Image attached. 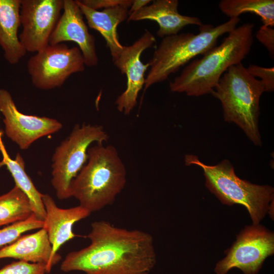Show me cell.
I'll return each instance as SVG.
<instances>
[{
	"label": "cell",
	"instance_id": "1",
	"mask_svg": "<svg viewBox=\"0 0 274 274\" xmlns=\"http://www.w3.org/2000/svg\"><path fill=\"white\" fill-rule=\"evenodd\" d=\"M87 237L90 244L68 253L60 265L62 271L149 274L156 264L154 239L148 232L101 220L91 223Z\"/></svg>",
	"mask_w": 274,
	"mask_h": 274
},
{
	"label": "cell",
	"instance_id": "2",
	"mask_svg": "<svg viewBox=\"0 0 274 274\" xmlns=\"http://www.w3.org/2000/svg\"><path fill=\"white\" fill-rule=\"evenodd\" d=\"M254 25L244 23L228 33L221 43L188 64L169 83L174 92L199 96L212 92L219 79L231 66L241 63L253 43Z\"/></svg>",
	"mask_w": 274,
	"mask_h": 274
},
{
	"label": "cell",
	"instance_id": "3",
	"mask_svg": "<svg viewBox=\"0 0 274 274\" xmlns=\"http://www.w3.org/2000/svg\"><path fill=\"white\" fill-rule=\"evenodd\" d=\"M71 185V197L91 213L112 204L126 182V169L113 145L96 144Z\"/></svg>",
	"mask_w": 274,
	"mask_h": 274
},
{
	"label": "cell",
	"instance_id": "4",
	"mask_svg": "<svg viewBox=\"0 0 274 274\" xmlns=\"http://www.w3.org/2000/svg\"><path fill=\"white\" fill-rule=\"evenodd\" d=\"M264 92L260 81L240 63L224 73L211 93L221 103L224 121L236 124L259 146L262 144L258 127L259 102Z\"/></svg>",
	"mask_w": 274,
	"mask_h": 274
},
{
	"label": "cell",
	"instance_id": "5",
	"mask_svg": "<svg viewBox=\"0 0 274 274\" xmlns=\"http://www.w3.org/2000/svg\"><path fill=\"white\" fill-rule=\"evenodd\" d=\"M239 21V17L232 18L215 26L202 24L197 34L181 33L164 37L148 62L150 69L144 90L166 80L192 59L216 46L219 38L236 28Z\"/></svg>",
	"mask_w": 274,
	"mask_h": 274
},
{
	"label": "cell",
	"instance_id": "6",
	"mask_svg": "<svg viewBox=\"0 0 274 274\" xmlns=\"http://www.w3.org/2000/svg\"><path fill=\"white\" fill-rule=\"evenodd\" d=\"M186 165L200 167L203 172L206 186L223 204H239L248 210L253 224H259L268 213L274 198V189L269 185H259L241 179L227 159L216 165L201 162L197 156L187 154Z\"/></svg>",
	"mask_w": 274,
	"mask_h": 274
},
{
	"label": "cell",
	"instance_id": "7",
	"mask_svg": "<svg viewBox=\"0 0 274 274\" xmlns=\"http://www.w3.org/2000/svg\"><path fill=\"white\" fill-rule=\"evenodd\" d=\"M109 135L101 126L77 125L54 152L51 184L59 199L71 197V185L88 159L87 151L93 143L104 144Z\"/></svg>",
	"mask_w": 274,
	"mask_h": 274
},
{
	"label": "cell",
	"instance_id": "8",
	"mask_svg": "<svg viewBox=\"0 0 274 274\" xmlns=\"http://www.w3.org/2000/svg\"><path fill=\"white\" fill-rule=\"evenodd\" d=\"M85 63L77 47L50 45L30 57L27 69L33 85L41 90L61 87L73 74L83 72Z\"/></svg>",
	"mask_w": 274,
	"mask_h": 274
},
{
	"label": "cell",
	"instance_id": "9",
	"mask_svg": "<svg viewBox=\"0 0 274 274\" xmlns=\"http://www.w3.org/2000/svg\"><path fill=\"white\" fill-rule=\"evenodd\" d=\"M225 253L216 264V274H226L233 268L244 274H257L265 259L274 253L273 232L259 224L246 226Z\"/></svg>",
	"mask_w": 274,
	"mask_h": 274
},
{
	"label": "cell",
	"instance_id": "10",
	"mask_svg": "<svg viewBox=\"0 0 274 274\" xmlns=\"http://www.w3.org/2000/svg\"><path fill=\"white\" fill-rule=\"evenodd\" d=\"M63 8V0H21L19 39L26 52L36 53L49 44Z\"/></svg>",
	"mask_w": 274,
	"mask_h": 274
},
{
	"label": "cell",
	"instance_id": "11",
	"mask_svg": "<svg viewBox=\"0 0 274 274\" xmlns=\"http://www.w3.org/2000/svg\"><path fill=\"white\" fill-rule=\"evenodd\" d=\"M0 112L3 115L5 133L21 150L27 149L39 139L54 133L62 127L56 119L20 112L11 94L0 89Z\"/></svg>",
	"mask_w": 274,
	"mask_h": 274
},
{
	"label": "cell",
	"instance_id": "12",
	"mask_svg": "<svg viewBox=\"0 0 274 274\" xmlns=\"http://www.w3.org/2000/svg\"><path fill=\"white\" fill-rule=\"evenodd\" d=\"M155 43L154 36L146 30L132 44L123 46L117 57L112 60L114 64L127 78L126 88L115 101L117 110L125 115L129 114L135 107L139 93L144 86L145 73L149 67L148 62L144 64L142 62L141 55Z\"/></svg>",
	"mask_w": 274,
	"mask_h": 274
},
{
	"label": "cell",
	"instance_id": "13",
	"mask_svg": "<svg viewBox=\"0 0 274 274\" xmlns=\"http://www.w3.org/2000/svg\"><path fill=\"white\" fill-rule=\"evenodd\" d=\"M66 41L77 44L85 65L91 67L97 64L95 38L89 33L83 15L76 1L73 0H63V13L51 35L49 44L54 45Z\"/></svg>",
	"mask_w": 274,
	"mask_h": 274
},
{
	"label": "cell",
	"instance_id": "14",
	"mask_svg": "<svg viewBox=\"0 0 274 274\" xmlns=\"http://www.w3.org/2000/svg\"><path fill=\"white\" fill-rule=\"evenodd\" d=\"M42 201L46 212L44 228L52 247V258L59 262L61 256L57 253L60 247L76 235L73 227L75 223L88 217L91 213L79 205L68 209H61L48 194H43Z\"/></svg>",
	"mask_w": 274,
	"mask_h": 274
},
{
	"label": "cell",
	"instance_id": "15",
	"mask_svg": "<svg viewBox=\"0 0 274 274\" xmlns=\"http://www.w3.org/2000/svg\"><path fill=\"white\" fill-rule=\"evenodd\" d=\"M128 15L127 22L150 20L159 26L157 35L160 38L175 35L188 25L199 26L203 24L199 18L182 15L178 11V0H155Z\"/></svg>",
	"mask_w": 274,
	"mask_h": 274
},
{
	"label": "cell",
	"instance_id": "16",
	"mask_svg": "<svg viewBox=\"0 0 274 274\" xmlns=\"http://www.w3.org/2000/svg\"><path fill=\"white\" fill-rule=\"evenodd\" d=\"M12 258L20 261L42 263L46 266V273L58 262L52 258V247L46 230L21 235L12 243L0 249V259Z\"/></svg>",
	"mask_w": 274,
	"mask_h": 274
},
{
	"label": "cell",
	"instance_id": "17",
	"mask_svg": "<svg viewBox=\"0 0 274 274\" xmlns=\"http://www.w3.org/2000/svg\"><path fill=\"white\" fill-rule=\"evenodd\" d=\"M76 2L89 27L98 31L105 39L112 60L116 58L123 48L118 39L117 28L127 18L129 9L117 6L100 11L88 8L79 0Z\"/></svg>",
	"mask_w": 274,
	"mask_h": 274
},
{
	"label": "cell",
	"instance_id": "18",
	"mask_svg": "<svg viewBox=\"0 0 274 274\" xmlns=\"http://www.w3.org/2000/svg\"><path fill=\"white\" fill-rule=\"evenodd\" d=\"M21 3V0H0V46L11 64L18 63L26 53L18 35Z\"/></svg>",
	"mask_w": 274,
	"mask_h": 274
},
{
	"label": "cell",
	"instance_id": "19",
	"mask_svg": "<svg viewBox=\"0 0 274 274\" xmlns=\"http://www.w3.org/2000/svg\"><path fill=\"white\" fill-rule=\"evenodd\" d=\"M0 150L3 155V159L0 161V167L4 165L7 167L14 179L15 185L28 197L33 214L39 219L44 221L46 212L42 201L43 194L38 190L26 173L23 157L19 153H17L14 159L10 158L1 141Z\"/></svg>",
	"mask_w": 274,
	"mask_h": 274
},
{
	"label": "cell",
	"instance_id": "20",
	"mask_svg": "<svg viewBox=\"0 0 274 274\" xmlns=\"http://www.w3.org/2000/svg\"><path fill=\"white\" fill-rule=\"evenodd\" d=\"M33 214L28 197L15 185L0 195V226L24 220Z\"/></svg>",
	"mask_w": 274,
	"mask_h": 274
},
{
	"label": "cell",
	"instance_id": "21",
	"mask_svg": "<svg viewBox=\"0 0 274 274\" xmlns=\"http://www.w3.org/2000/svg\"><path fill=\"white\" fill-rule=\"evenodd\" d=\"M219 8L230 18L251 13L260 17L263 26H274L273 0H222Z\"/></svg>",
	"mask_w": 274,
	"mask_h": 274
},
{
	"label": "cell",
	"instance_id": "22",
	"mask_svg": "<svg viewBox=\"0 0 274 274\" xmlns=\"http://www.w3.org/2000/svg\"><path fill=\"white\" fill-rule=\"evenodd\" d=\"M43 225L44 221L33 214L24 220L0 229V247L8 245L17 240L25 232L41 229Z\"/></svg>",
	"mask_w": 274,
	"mask_h": 274
},
{
	"label": "cell",
	"instance_id": "23",
	"mask_svg": "<svg viewBox=\"0 0 274 274\" xmlns=\"http://www.w3.org/2000/svg\"><path fill=\"white\" fill-rule=\"evenodd\" d=\"M46 266L23 261H13L0 269V274H45Z\"/></svg>",
	"mask_w": 274,
	"mask_h": 274
},
{
	"label": "cell",
	"instance_id": "24",
	"mask_svg": "<svg viewBox=\"0 0 274 274\" xmlns=\"http://www.w3.org/2000/svg\"><path fill=\"white\" fill-rule=\"evenodd\" d=\"M247 68L248 72L254 77L259 78L265 92H272L274 89V67H264L250 64Z\"/></svg>",
	"mask_w": 274,
	"mask_h": 274
},
{
	"label": "cell",
	"instance_id": "25",
	"mask_svg": "<svg viewBox=\"0 0 274 274\" xmlns=\"http://www.w3.org/2000/svg\"><path fill=\"white\" fill-rule=\"evenodd\" d=\"M83 5L93 10L109 8L117 6H122L130 8L133 0H82Z\"/></svg>",
	"mask_w": 274,
	"mask_h": 274
},
{
	"label": "cell",
	"instance_id": "26",
	"mask_svg": "<svg viewBox=\"0 0 274 274\" xmlns=\"http://www.w3.org/2000/svg\"><path fill=\"white\" fill-rule=\"evenodd\" d=\"M257 39L267 50L271 58L274 56V29L272 27L262 25L256 33Z\"/></svg>",
	"mask_w": 274,
	"mask_h": 274
},
{
	"label": "cell",
	"instance_id": "27",
	"mask_svg": "<svg viewBox=\"0 0 274 274\" xmlns=\"http://www.w3.org/2000/svg\"><path fill=\"white\" fill-rule=\"evenodd\" d=\"M152 1L133 0L132 4L128 10V15L148 5Z\"/></svg>",
	"mask_w": 274,
	"mask_h": 274
}]
</instances>
